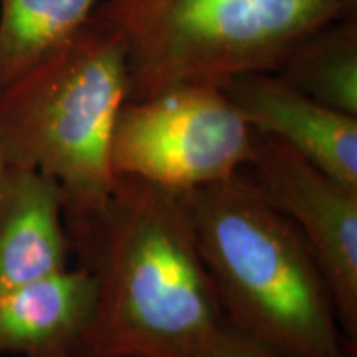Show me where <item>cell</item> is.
Masks as SVG:
<instances>
[{
  "label": "cell",
  "mask_w": 357,
  "mask_h": 357,
  "mask_svg": "<svg viewBox=\"0 0 357 357\" xmlns=\"http://www.w3.org/2000/svg\"><path fill=\"white\" fill-rule=\"evenodd\" d=\"M95 276L91 321L71 357H204L225 323L182 194L116 177L66 225Z\"/></svg>",
  "instance_id": "6da1fadb"
},
{
  "label": "cell",
  "mask_w": 357,
  "mask_h": 357,
  "mask_svg": "<svg viewBox=\"0 0 357 357\" xmlns=\"http://www.w3.org/2000/svg\"><path fill=\"white\" fill-rule=\"evenodd\" d=\"M182 199L227 323L284 357H356L310 247L252 178Z\"/></svg>",
  "instance_id": "7a4b0ae2"
},
{
  "label": "cell",
  "mask_w": 357,
  "mask_h": 357,
  "mask_svg": "<svg viewBox=\"0 0 357 357\" xmlns=\"http://www.w3.org/2000/svg\"><path fill=\"white\" fill-rule=\"evenodd\" d=\"M128 100L126 45L95 13L0 91L3 160L56 181L66 225L98 211L113 189L109 142Z\"/></svg>",
  "instance_id": "3957f363"
},
{
  "label": "cell",
  "mask_w": 357,
  "mask_h": 357,
  "mask_svg": "<svg viewBox=\"0 0 357 357\" xmlns=\"http://www.w3.org/2000/svg\"><path fill=\"white\" fill-rule=\"evenodd\" d=\"M95 15L126 45L129 100L275 71L305 35L357 15L354 0H105Z\"/></svg>",
  "instance_id": "277c9868"
},
{
  "label": "cell",
  "mask_w": 357,
  "mask_h": 357,
  "mask_svg": "<svg viewBox=\"0 0 357 357\" xmlns=\"http://www.w3.org/2000/svg\"><path fill=\"white\" fill-rule=\"evenodd\" d=\"M253 129L220 84L190 83L119 109L109 142L114 177L187 194L248 166Z\"/></svg>",
  "instance_id": "5b68a950"
},
{
  "label": "cell",
  "mask_w": 357,
  "mask_h": 357,
  "mask_svg": "<svg viewBox=\"0 0 357 357\" xmlns=\"http://www.w3.org/2000/svg\"><path fill=\"white\" fill-rule=\"evenodd\" d=\"M248 166L253 184L310 247L333 294L339 326L357 346V187L257 131Z\"/></svg>",
  "instance_id": "8992f818"
},
{
  "label": "cell",
  "mask_w": 357,
  "mask_h": 357,
  "mask_svg": "<svg viewBox=\"0 0 357 357\" xmlns=\"http://www.w3.org/2000/svg\"><path fill=\"white\" fill-rule=\"evenodd\" d=\"M220 86L257 132L268 134L342 184L357 187V118L289 86L273 71H255Z\"/></svg>",
  "instance_id": "52a82bcc"
},
{
  "label": "cell",
  "mask_w": 357,
  "mask_h": 357,
  "mask_svg": "<svg viewBox=\"0 0 357 357\" xmlns=\"http://www.w3.org/2000/svg\"><path fill=\"white\" fill-rule=\"evenodd\" d=\"M70 250L56 181L6 164L0 171V296L68 268Z\"/></svg>",
  "instance_id": "ba28073f"
},
{
  "label": "cell",
  "mask_w": 357,
  "mask_h": 357,
  "mask_svg": "<svg viewBox=\"0 0 357 357\" xmlns=\"http://www.w3.org/2000/svg\"><path fill=\"white\" fill-rule=\"evenodd\" d=\"M95 276L65 268L0 296V356L71 354L91 321Z\"/></svg>",
  "instance_id": "9c48e42d"
},
{
  "label": "cell",
  "mask_w": 357,
  "mask_h": 357,
  "mask_svg": "<svg viewBox=\"0 0 357 357\" xmlns=\"http://www.w3.org/2000/svg\"><path fill=\"white\" fill-rule=\"evenodd\" d=\"M273 73L321 105L357 118V15L305 35Z\"/></svg>",
  "instance_id": "30bf717a"
},
{
  "label": "cell",
  "mask_w": 357,
  "mask_h": 357,
  "mask_svg": "<svg viewBox=\"0 0 357 357\" xmlns=\"http://www.w3.org/2000/svg\"><path fill=\"white\" fill-rule=\"evenodd\" d=\"M105 0H0V91L73 37Z\"/></svg>",
  "instance_id": "8fae6325"
},
{
  "label": "cell",
  "mask_w": 357,
  "mask_h": 357,
  "mask_svg": "<svg viewBox=\"0 0 357 357\" xmlns=\"http://www.w3.org/2000/svg\"><path fill=\"white\" fill-rule=\"evenodd\" d=\"M204 357H284L278 352L263 346L247 334L234 328L230 323H223L211 347Z\"/></svg>",
  "instance_id": "7c38bea8"
},
{
  "label": "cell",
  "mask_w": 357,
  "mask_h": 357,
  "mask_svg": "<svg viewBox=\"0 0 357 357\" xmlns=\"http://www.w3.org/2000/svg\"><path fill=\"white\" fill-rule=\"evenodd\" d=\"M6 166V160H3V154H2V146H0V171H2V167Z\"/></svg>",
  "instance_id": "4fadbf2b"
},
{
  "label": "cell",
  "mask_w": 357,
  "mask_h": 357,
  "mask_svg": "<svg viewBox=\"0 0 357 357\" xmlns=\"http://www.w3.org/2000/svg\"><path fill=\"white\" fill-rule=\"evenodd\" d=\"M38 357H71L68 354H58V356H38Z\"/></svg>",
  "instance_id": "5bb4252c"
},
{
  "label": "cell",
  "mask_w": 357,
  "mask_h": 357,
  "mask_svg": "<svg viewBox=\"0 0 357 357\" xmlns=\"http://www.w3.org/2000/svg\"><path fill=\"white\" fill-rule=\"evenodd\" d=\"M354 2H357V0H354Z\"/></svg>",
  "instance_id": "9a60e30c"
}]
</instances>
